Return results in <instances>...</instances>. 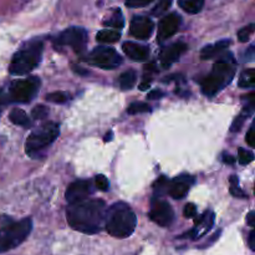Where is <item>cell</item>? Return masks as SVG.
<instances>
[{
  "label": "cell",
  "instance_id": "cell-1",
  "mask_svg": "<svg viewBox=\"0 0 255 255\" xmlns=\"http://www.w3.org/2000/svg\"><path fill=\"white\" fill-rule=\"evenodd\" d=\"M106 204L101 199H86L70 204L66 211L67 222L75 231L84 234L99 233L105 226Z\"/></svg>",
  "mask_w": 255,
  "mask_h": 255
},
{
  "label": "cell",
  "instance_id": "cell-2",
  "mask_svg": "<svg viewBox=\"0 0 255 255\" xmlns=\"http://www.w3.org/2000/svg\"><path fill=\"white\" fill-rule=\"evenodd\" d=\"M137 226V217L128 204L115 203L105 214V228L110 236L115 238H128L132 236Z\"/></svg>",
  "mask_w": 255,
  "mask_h": 255
},
{
  "label": "cell",
  "instance_id": "cell-3",
  "mask_svg": "<svg viewBox=\"0 0 255 255\" xmlns=\"http://www.w3.org/2000/svg\"><path fill=\"white\" fill-rule=\"evenodd\" d=\"M236 60L231 52H227L226 56H222L213 65L212 71L201 80V89L206 96L213 97L223 90L227 85L231 84L236 75Z\"/></svg>",
  "mask_w": 255,
  "mask_h": 255
},
{
  "label": "cell",
  "instance_id": "cell-4",
  "mask_svg": "<svg viewBox=\"0 0 255 255\" xmlns=\"http://www.w3.org/2000/svg\"><path fill=\"white\" fill-rule=\"evenodd\" d=\"M44 44L41 40H31L12 56L9 65V72L14 76H22L29 74L39 66L42 56Z\"/></svg>",
  "mask_w": 255,
  "mask_h": 255
},
{
  "label": "cell",
  "instance_id": "cell-5",
  "mask_svg": "<svg viewBox=\"0 0 255 255\" xmlns=\"http://www.w3.org/2000/svg\"><path fill=\"white\" fill-rule=\"evenodd\" d=\"M32 229L31 219L25 218L0 228V253L19 247L29 237Z\"/></svg>",
  "mask_w": 255,
  "mask_h": 255
},
{
  "label": "cell",
  "instance_id": "cell-6",
  "mask_svg": "<svg viewBox=\"0 0 255 255\" xmlns=\"http://www.w3.org/2000/svg\"><path fill=\"white\" fill-rule=\"evenodd\" d=\"M59 133V125L55 122H46L39 128L35 129L34 132H31V134L27 137L26 142H25V151L30 156L37 153L41 149L49 147L52 142L56 141Z\"/></svg>",
  "mask_w": 255,
  "mask_h": 255
},
{
  "label": "cell",
  "instance_id": "cell-7",
  "mask_svg": "<svg viewBox=\"0 0 255 255\" xmlns=\"http://www.w3.org/2000/svg\"><path fill=\"white\" fill-rule=\"evenodd\" d=\"M40 85L41 82L36 76L14 81L9 90L10 101L17 102V104H29L39 94Z\"/></svg>",
  "mask_w": 255,
  "mask_h": 255
},
{
  "label": "cell",
  "instance_id": "cell-8",
  "mask_svg": "<svg viewBox=\"0 0 255 255\" xmlns=\"http://www.w3.org/2000/svg\"><path fill=\"white\" fill-rule=\"evenodd\" d=\"M85 61L100 69L114 70L122 64V57L112 47L97 46L87 55Z\"/></svg>",
  "mask_w": 255,
  "mask_h": 255
},
{
  "label": "cell",
  "instance_id": "cell-9",
  "mask_svg": "<svg viewBox=\"0 0 255 255\" xmlns=\"http://www.w3.org/2000/svg\"><path fill=\"white\" fill-rule=\"evenodd\" d=\"M55 45L57 46H70L77 54L85 51L87 45V32L82 27H69L60 32L54 39Z\"/></svg>",
  "mask_w": 255,
  "mask_h": 255
},
{
  "label": "cell",
  "instance_id": "cell-10",
  "mask_svg": "<svg viewBox=\"0 0 255 255\" xmlns=\"http://www.w3.org/2000/svg\"><path fill=\"white\" fill-rule=\"evenodd\" d=\"M148 216L152 222L164 228L172 226L174 221V212L171 204L166 201H159V199H153Z\"/></svg>",
  "mask_w": 255,
  "mask_h": 255
},
{
  "label": "cell",
  "instance_id": "cell-11",
  "mask_svg": "<svg viewBox=\"0 0 255 255\" xmlns=\"http://www.w3.org/2000/svg\"><path fill=\"white\" fill-rule=\"evenodd\" d=\"M91 193L92 186L90 181L80 179V181H75L74 183L70 184L65 197H66V201L69 204H76L86 201L91 196Z\"/></svg>",
  "mask_w": 255,
  "mask_h": 255
},
{
  "label": "cell",
  "instance_id": "cell-12",
  "mask_svg": "<svg viewBox=\"0 0 255 255\" xmlns=\"http://www.w3.org/2000/svg\"><path fill=\"white\" fill-rule=\"evenodd\" d=\"M154 24L149 17L142 16H134L131 20V24H129V32L133 37L139 40H147L151 37V35L153 34Z\"/></svg>",
  "mask_w": 255,
  "mask_h": 255
},
{
  "label": "cell",
  "instance_id": "cell-13",
  "mask_svg": "<svg viewBox=\"0 0 255 255\" xmlns=\"http://www.w3.org/2000/svg\"><path fill=\"white\" fill-rule=\"evenodd\" d=\"M179 25H181V17L179 15H177L176 12H172V14L166 15L163 19H161L158 24V41L162 42L164 40L169 39L171 36H173L179 29Z\"/></svg>",
  "mask_w": 255,
  "mask_h": 255
},
{
  "label": "cell",
  "instance_id": "cell-14",
  "mask_svg": "<svg viewBox=\"0 0 255 255\" xmlns=\"http://www.w3.org/2000/svg\"><path fill=\"white\" fill-rule=\"evenodd\" d=\"M194 183V178L191 176H179L169 183L167 193L174 199H182L188 194L189 187Z\"/></svg>",
  "mask_w": 255,
  "mask_h": 255
},
{
  "label": "cell",
  "instance_id": "cell-15",
  "mask_svg": "<svg viewBox=\"0 0 255 255\" xmlns=\"http://www.w3.org/2000/svg\"><path fill=\"white\" fill-rule=\"evenodd\" d=\"M186 50L187 44H184V42H176V44L169 45L168 47H166V49L161 52L159 59H161L162 65H163V66H169V65H172L173 62L178 61V59L182 56V54H183Z\"/></svg>",
  "mask_w": 255,
  "mask_h": 255
},
{
  "label": "cell",
  "instance_id": "cell-16",
  "mask_svg": "<svg viewBox=\"0 0 255 255\" xmlns=\"http://www.w3.org/2000/svg\"><path fill=\"white\" fill-rule=\"evenodd\" d=\"M122 49H124V52L133 61H146L149 57V49L147 46H143V45L136 44V42L127 41L122 45Z\"/></svg>",
  "mask_w": 255,
  "mask_h": 255
},
{
  "label": "cell",
  "instance_id": "cell-17",
  "mask_svg": "<svg viewBox=\"0 0 255 255\" xmlns=\"http://www.w3.org/2000/svg\"><path fill=\"white\" fill-rule=\"evenodd\" d=\"M231 45V40H221V41L216 42V44L207 45L202 49L201 51V59L202 60H211L213 57L218 56L222 52L226 51Z\"/></svg>",
  "mask_w": 255,
  "mask_h": 255
},
{
  "label": "cell",
  "instance_id": "cell-18",
  "mask_svg": "<svg viewBox=\"0 0 255 255\" xmlns=\"http://www.w3.org/2000/svg\"><path fill=\"white\" fill-rule=\"evenodd\" d=\"M9 119L12 124L17 125V126H21V127L31 126V121H30L29 116H27L26 112L22 111L21 109H12L9 115Z\"/></svg>",
  "mask_w": 255,
  "mask_h": 255
},
{
  "label": "cell",
  "instance_id": "cell-19",
  "mask_svg": "<svg viewBox=\"0 0 255 255\" xmlns=\"http://www.w3.org/2000/svg\"><path fill=\"white\" fill-rule=\"evenodd\" d=\"M253 111H254V105H253V101H251L249 102L248 106L244 107L243 112H242V114L239 115L236 120H234L233 125H232V127H231V131L232 132L241 131V128L243 127V125H244V121H246L249 116H252V115H253Z\"/></svg>",
  "mask_w": 255,
  "mask_h": 255
},
{
  "label": "cell",
  "instance_id": "cell-20",
  "mask_svg": "<svg viewBox=\"0 0 255 255\" xmlns=\"http://www.w3.org/2000/svg\"><path fill=\"white\" fill-rule=\"evenodd\" d=\"M178 4L188 14H197L203 9L204 0H178Z\"/></svg>",
  "mask_w": 255,
  "mask_h": 255
},
{
  "label": "cell",
  "instance_id": "cell-21",
  "mask_svg": "<svg viewBox=\"0 0 255 255\" xmlns=\"http://www.w3.org/2000/svg\"><path fill=\"white\" fill-rule=\"evenodd\" d=\"M136 71H133V70H127L126 72H124V74L120 76V86H121L122 90H131L133 89V86L136 85Z\"/></svg>",
  "mask_w": 255,
  "mask_h": 255
},
{
  "label": "cell",
  "instance_id": "cell-22",
  "mask_svg": "<svg viewBox=\"0 0 255 255\" xmlns=\"http://www.w3.org/2000/svg\"><path fill=\"white\" fill-rule=\"evenodd\" d=\"M120 37H121V34L116 30H109L105 29L101 30V31L97 32L96 39L99 40L100 42H104V44H112V42L119 41Z\"/></svg>",
  "mask_w": 255,
  "mask_h": 255
},
{
  "label": "cell",
  "instance_id": "cell-23",
  "mask_svg": "<svg viewBox=\"0 0 255 255\" xmlns=\"http://www.w3.org/2000/svg\"><path fill=\"white\" fill-rule=\"evenodd\" d=\"M239 87L242 89H252L255 86V70L247 69L246 71L242 72L241 77L238 81Z\"/></svg>",
  "mask_w": 255,
  "mask_h": 255
},
{
  "label": "cell",
  "instance_id": "cell-24",
  "mask_svg": "<svg viewBox=\"0 0 255 255\" xmlns=\"http://www.w3.org/2000/svg\"><path fill=\"white\" fill-rule=\"evenodd\" d=\"M105 25L106 26H111L114 29H122L125 25L124 16H122V12L120 9H116L114 12H112L111 16L107 20H105Z\"/></svg>",
  "mask_w": 255,
  "mask_h": 255
},
{
  "label": "cell",
  "instance_id": "cell-25",
  "mask_svg": "<svg viewBox=\"0 0 255 255\" xmlns=\"http://www.w3.org/2000/svg\"><path fill=\"white\" fill-rule=\"evenodd\" d=\"M169 183L171 181L166 178V177H159L153 184V188H154V196L156 197H161L163 194H166L168 192L169 188Z\"/></svg>",
  "mask_w": 255,
  "mask_h": 255
},
{
  "label": "cell",
  "instance_id": "cell-26",
  "mask_svg": "<svg viewBox=\"0 0 255 255\" xmlns=\"http://www.w3.org/2000/svg\"><path fill=\"white\" fill-rule=\"evenodd\" d=\"M231 194L234 196L236 198H247L248 194L243 191V189L239 187V179L237 176H232L231 177Z\"/></svg>",
  "mask_w": 255,
  "mask_h": 255
},
{
  "label": "cell",
  "instance_id": "cell-27",
  "mask_svg": "<svg viewBox=\"0 0 255 255\" xmlns=\"http://www.w3.org/2000/svg\"><path fill=\"white\" fill-rule=\"evenodd\" d=\"M172 1L173 0H158L156 6L152 9V15H154V16H161V15L166 14L167 10L171 7Z\"/></svg>",
  "mask_w": 255,
  "mask_h": 255
},
{
  "label": "cell",
  "instance_id": "cell-28",
  "mask_svg": "<svg viewBox=\"0 0 255 255\" xmlns=\"http://www.w3.org/2000/svg\"><path fill=\"white\" fill-rule=\"evenodd\" d=\"M151 111V107L148 106L144 102H133L128 106L127 109V112L129 115H137V114H144V112H149Z\"/></svg>",
  "mask_w": 255,
  "mask_h": 255
},
{
  "label": "cell",
  "instance_id": "cell-29",
  "mask_svg": "<svg viewBox=\"0 0 255 255\" xmlns=\"http://www.w3.org/2000/svg\"><path fill=\"white\" fill-rule=\"evenodd\" d=\"M46 100L54 104H66L70 100V95L66 92H51L46 95Z\"/></svg>",
  "mask_w": 255,
  "mask_h": 255
},
{
  "label": "cell",
  "instance_id": "cell-30",
  "mask_svg": "<svg viewBox=\"0 0 255 255\" xmlns=\"http://www.w3.org/2000/svg\"><path fill=\"white\" fill-rule=\"evenodd\" d=\"M238 159H239V163L243 164V166H247V164L253 162L254 153L246 148H238Z\"/></svg>",
  "mask_w": 255,
  "mask_h": 255
},
{
  "label": "cell",
  "instance_id": "cell-31",
  "mask_svg": "<svg viewBox=\"0 0 255 255\" xmlns=\"http://www.w3.org/2000/svg\"><path fill=\"white\" fill-rule=\"evenodd\" d=\"M254 32V24H249L248 26L243 27V29L239 30L238 32V39L241 42H247Z\"/></svg>",
  "mask_w": 255,
  "mask_h": 255
},
{
  "label": "cell",
  "instance_id": "cell-32",
  "mask_svg": "<svg viewBox=\"0 0 255 255\" xmlns=\"http://www.w3.org/2000/svg\"><path fill=\"white\" fill-rule=\"evenodd\" d=\"M95 184H96V187L100 191H109L110 182L109 179L106 178V176H104V174H97V176L95 177Z\"/></svg>",
  "mask_w": 255,
  "mask_h": 255
},
{
  "label": "cell",
  "instance_id": "cell-33",
  "mask_svg": "<svg viewBox=\"0 0 255 255\" xmlns=\"http://www.w3.org/2000/svg\"><path fill=\"white\" fill-rule=\"evenodd\" d=\"M31 115L35 120H42L49 115V109H47L46 106L39 105V106H36L34 110H32Z\"/></svg>",
  "mask_w": 255,
  "mask_h": 255
},
{
  "label": "cell",
  "instance_id": "cell-34",
  "mask_svg": "<svg viewBox=\"0 0 255 255\" xmlns=\"http://www.w3.org/2000/svg\"><path fill=\"white\" fill-rule=\"evenodd\" d=\"M153 0H126V5L128 7H143L147 6Z\"/></svg>",
  "mask_w": 255,
  "mask_h": 255
},
{
  "label": "cell",
  "instance_id": "cell-35",
  "mask_svg": "<svg viewBox=\"0 0 255 255\" xmlns=\"http://www.w3.org/2000/svg\"><path fill=\"white\" fill-rule=\"evenodd\" d=\"M183 214H184V217H186V218H194V217H196V214H197L196 204H193V203L186 204V207H184Z\"/></svg>",
  "mask_w": 255,
  "mask_h": 255
},
{
  "label": "cell",
  "instance_id": "cell-36",
  "mask_svg": "<svg viewBox=\"0 0 255 255\" xmlns=\"http://www.w3.org/2000/svg\"><path fill=\"white\" fill-rule=\"evenodd\" d=\"M246 138H247V143H248L251 147H254V142H253V138H254V126H253V125H252V127H251V128H249V131L247 132Z\"/></svg>",
  "mask_w": 255,
  "mask_h": 255
},
{
  "label": "cell",
  "instance_id": "cell-37",
  "mask_svg": "<svg viewBox=\"0 0 255 255\" xmlns=\"http://www.w3.org/2000/svg\"><path fill=\"white\" fill-rule=\"evenodd\" d=\"M163 92L159 91V90H153L152 92H149L148 94V99L149 100H159L161 97H163Z\"/></svg>",
  "mask_w": 255,
  "mask_h": 255
},
{
  "label": "cell",
  "instance_id": "cell-38",
  "mask_svg": "<svg viewBox=\"0 0 255 255\" xmlns=\"http://www.w3.org/2000/svg\"><path fill=\"white\" fill-rule=\"evenodd\" d=\"M253 59H254V45H252V46L248 49V51L246 52V55H244V60H246V61H253Z\"/></svg>",
  "mask_w": 255,
  "mask_h": 255
},
{
  "label": "cell",
  "instance_id": "cell-39",
  "mask_svg": "<svg viewBox=\"0 0 255 255\" xmlns=\"http://www.w3.org/2000/svg\"><path fill=\"white\" fill-rule=\"evenodd\" d=\"M255 233L254 231H252L251 233H249V239H248V244H249V248L252 249V251H255Z\"/></svg>",
  "mask_w": 255,
  "mask_h": 255
},
{
  "label": "cell",
  "instance_id": "cell-40",
  "mask_svg": "<svg viewBox=\"0 0 255 255\" xmlns=\"http://www.w3.org/2000/svg\"><path fill=\"white\" fill-rule=\"evenodd\" d=\"M223 161H224V163H227V164H234V162H236V158H234L233 156H231V154L224 153L223 154Z\"/></svg>",
  "mask_w": 255,
  "mask_h": 255
},
{
  "label": "cell",
  "instance_id": "cell-41",
  "mask_svg": "<svg viewBox=\"0 0 255 255\" xmlns=\"http://www.w3.org/2000/svg\"><path fill=\"white\" fill-rule=\"evenodd\" d=\"M254 217H255V212H254V211L249 212V214H248V219H247V221H248V226H249V227H252V228H254V227H255V223H254Z\"/></svg>",
  "mask_w": 255,
  "mask_h": 255
},
{
  "label": "cell",
  "instance_id": "cell-42",
  "mask_svg": "<svg viewBox=\"0 0 255 255\" xmlns=\"http://www.w3.org/2000/svg\"><path fill=\"white\" fill-rule=\"evenodd\" d=\"M149 87H151V82H149V80L148 81H143L141 85H139V90H141V91H146V90H148Z\"/></svg>",
  "mask_w": 255,
  "mask_h": 255
},
{
  "label": "cell",
  "instance_id": "cell-43",
  "mask_svg": "<svg viewBox=\"0 0 255 255\" xmlns=\"http://www.w3.org/2000/svg\"><path fill=\"white\" fill-rule=\"evenodd\" d=\"M74 71L79 72V74H81V75H87L86 70H81V67H79V66H74Z\"/></svg>",
  "mask_w": 255,
  "mask_h": 255
},
{
  "label": "cell",
  "instance_id": "cell-44",
  "mask_svg": "<svg viewBox=\"0 0 255 255\" xmlns=\"http://www.w3.org/2000/svg\"><path fill=\"white\" fill-rule=\"evenodd\" d=\"M112 139V132L110 131L109 133L106 134V136H105V142H110Z\"/></svg>",
  "mask_w": 255,
  "mask_h": 255
}]
</instances>
